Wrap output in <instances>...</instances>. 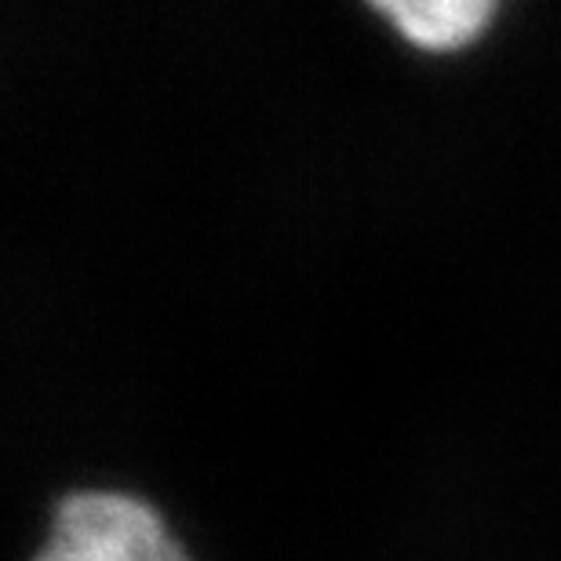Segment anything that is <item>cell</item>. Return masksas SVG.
Instances as JSON below:
<instances>
[{"mask_svg": "<svg viewBox=\"0 0 561 561\" xmlns=\"http://www.w3.org/2000/svg\"><path fill=\"white\" fill-rule=\"evenodd\" d=\"M33 561H190L150 503L128 492H70Z\"/></svg>", "mask_w": 561, "mask_h": 561, "instance_id": "1", "label": "cell"}, {"mask_svg": "<svg viewBox=\"0 0 561 561\" xmlns=\"http://www.w3.org/2000/svg\"><path fill=\"white\" fill-rule=\"evenodd\" d=\"M373 8L423 51L463 48L496 15L492 0H379Z\"/></svg>", "mask_w": 561, "mask_h": 561, "instance_id": "2", "label": "cell"}]
</instances>
